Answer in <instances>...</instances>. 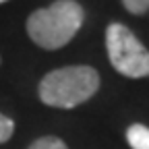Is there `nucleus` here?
<instances>
[{
	"label": "nucleus",
	"instance_id": "f257e3e1",
	"mask_svg": "<svg viewBox=\"0 0 149 149\" xmlns=\"http://www.w3.org/2000/svg\"><path fill=\"white\" fill-rule=\"evenodd\" d=\"M83 6L74 0H56L54 4L35 10L27 19L29 37L44 50L66 46L83 25Z\"/></svg>",
	"mask_w": 149,
	"mask_h": 149
},
{
	"label": "nucleus",
	"instance_id": "f03ea898",
	"mask_svg": "<svg viewBox=\"0 0 149 149\" xmlns=\"http://www.w3.org/2000/svg\"><path fill=\"white\" fill-rule=\"evenodd\" d=\"M100 89V74L91 66H64L48 72L40 83V100L52 108H74Z\"/></svg>",
	"mask_w": 149,
	"mask_h": 149
},
{
	"label": "nucleus",
	"instance_id": "7ed1b4c3",
	"mask_svg": "<svg viewBox=\"0 0 149 149\" xmlns=\"http://www.w3.org/2000/svg\"><path fill=\"white\" fill-rule=\"evenodd\" d=\"M106 48L110 64L128 79L149 74V52L137 35L122 23H112L106 31Z\"/></svg>",
	"mask_w": 149,
	"mask_h": 149
},
{
	"label": "nucleus",
	"instance_id": "20e7f679",
	"mask_svg": "<svg viewBox=\"0 0 149 149\" xmlns=\"http://www.w3.org/2000/svg\"><path fill=\"white\" fill-rule=\"evenodd\" d=\"M126 141L133 149H149V128L143 124H133L126 130Z\"/></svg>",
	"mask_w": 149,
	"mask_h": 149
},
{
	"label": "nucleus",
	"instance_id": "39448f33",
	"mask_svg": "<svg viewBox=\"0 0 149 149\" xmlns=\"http://www.w3.org/2000/svg\"><path fill=\"white\" fill-rule=\"evenodd\" d=\"M29 149H68L60 139H56V137H42V139H37Z\"/></svg>",
	"mask_w": 149,
	"mask_h": 149
},
{
	"label": "nucleus",
	"instance_id": "423d86ee",
	"mask_svg": "<svg viewBox=\"0 0 149 149\" xmlns=\"http://www.w3.org/2000/svg\"><path fill=\"white\" fill-rule=\"evenodd\" d=\"M122 4L133 15H145L149 10V0H122Z\"/></svg>",
	"mask_w": 149,
	"mask_h": 149
},
{
	"label": "nucleus",
	"instance_id": "0eeeda50",
	"mask_svg": "<svg viewBox=\"0 0 149 149\" xmlns=\"http://www.w3.org/2000/svg\"><path fill=\"white\" fill-rule=\"evenodd\" d=\"M13 130H15V122H13L8 116L0 114V143L8 141L10 135H13Z\"/></svg>",
	"mask_w": 149,
	"mask_h": 149
},
{
	"label": "nucleus",
	"instance_id": "6e6552de",
	"mask_svg": "<svg viewBox=\"0 0 149 149\" xmlns=\"http://www.w3.org/2000/svg\"><path fill=\"white\" fill-rule=\"evenodd\" d=\"M0 2H6V0H0Z\"/></svg>",
	"mask_w": 149,
	"mask_h": 149
}]
</instances>
